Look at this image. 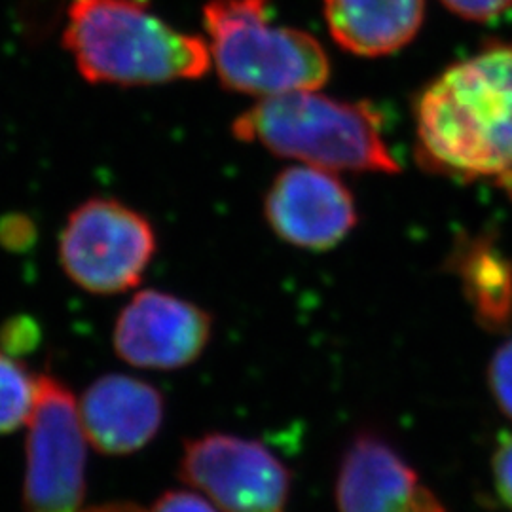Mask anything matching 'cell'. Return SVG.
<instances>
[{
    "label": "cell",
    "mask_w": 512,
    "mask_h": 512,
    "mask_svg": "<svg viewBox=\"0 0 512 512\" xmlns=\"http://www.w3.org/2000/svg\"><path fill=\"white\" fill-rule=\"evenodd\" d=\"M495 492L512 512V433L497 442L492 458Z\"/></svg>",
    "instance_id": "e0dca14e"
},
{
    "label": "cell",
    "mask_w": 512,
    "mask_h": 512,
    "mask_svg": "<svg viewBox=\"0 0 512 512\" xmlns=\"http://www.w3.org/2000/svg\"><path fill=\"white\" fill-rule=\"evenodd\" d=\"M213 336L209 311L181 296L141 291L120 311L114 325V351L128 365L177 370L202 357Z\"/></svg>",
    "instance_id": "9c48e42d"
},
{
    "label": "cell",
    "mask_w": 512,
    "mask_h": 512,
    "mask_svg": "<svg viewBox=\"0 0 512 512\" xmlns=\"http://www.w3.org/2000/svg\"><path fill=\"white\" fill-rule=\"evenodd\" d=\"M488 385L497 408L512 420V338L495 351L488 365Z\"/></svg>",
    "instance_id": "9a60e30c"
},
{
    "label": "cell",
    "mask_w": 512,
    "mask_h": 512,
    "mask_svg": "<svg viewBox=\"0 0 512 512\" xmlns=\"http://www.w3.org/2000/svg\"><path fill=\"white\" fill-rule=\"evenodd\" d=\"M82 512H150L135 503L129 501H112V503H103V505H93L86 507Z\"/></svg>",
    "instance_id": "d6986e66"
},
{
    "label": "cell",
    "mask_w": 512,
    "mask_h": 512,
    "mask_svg": "<svg viewBox=\"0 0 512 512\" xmlns=\"http://www.w3.org/2000/svg\"><path fill=\"white\" fill-rule=\"evenodd\" d=\"M452 14L469 21H494L507 14L512 8V0H440Z\"/></svg>",
    "instance_id": "2e32d148"
},
{
    "label": "cell",
    "mask_w": 512,
    "mask_h": 512,
    "mask_svg": "<svg viewBox=\"0 0 512 512\" xmlns=\"http://www.w3.org/2000/svg\"><path fill=\"white\" fill-rule=\"evenodd\" d=\"M88 444L73 391L52 374H40L25 440V512L86 509Z\"/></svg>",
    "instance_id": "8992f818"
},
{
    "label": "cell",
    "mask_w": 512,
    "mask_h": 512,
    "mask_svg": "<svg viewBox=\"0 0 512 512\" xmlns=\"http://www.w3.org/2000/svg\"><path fill=\"white\" fill-rule=\"evenodd\" d=\"M150 512H219L217 507L207 499L202 497L200 494H194V492H183V490H177V492H167L162 495L154 505L152 509H148Z\"/></svg>",
    "instance_id": "ac0fdd59"
},
{
    "label": "cell",
    "mask_w": 512,
    "mask_h": 512,
    "mask_svg": "<svg viewBox=\"0 0 512 512\" xmlns=\"http://www.w3.org/2000/svg\"><path fill=\"white\" fill-rule=\"evenodd\" d=\"M232 131L239 141L260 145L279 158L334 173L399 171L385 145L378 110L317 90L260 99L239 114Z\"/></svg>",
    "instance_id": "3957f363"
},
{
    "label": "cell",
    "mask_w": 512,
    "mask_h": 512,
    "mask_svg": "<svg viewBox=\"0 0 512 512\" xmlns=\"http://www.w3.org/2000/svg\"><path fill=\"white\" fill-rule=\"evenodd\" d=\"M476 321L488 330L505 329L512 319V262L486 236L463 238L450 255Z\"/></svg>",
    "instance_id": "4fadbf2b"
},
{
    "label": "cell",
    "mask_w": 512,
    "mask_h": 512,
    "mask_svg": "<svg viewBox=\"0 0 512 512\" xmlns=\"http://www.w3.org/2000/svg\"><path fill=\"white\" fill-rule=\"evenodd\" d=\"M340 512H448L416 469L376 433L351 440L336 476Z\"/></svg>",
    "instance_id": "30bf717a"
},
{
    "label": "cell",
    "mask_w": 512,
    "mask_h": 512,
    "mask_svg": "<svg viewBox=\"0 0 512 512\" xmlns=\"http://www.w3.org/2000/svg\"><path fill=\"white\" fill-rule=\"evenodd\" d=\"M179 476L222 512H287L291 473L262 442L207 433L184 444Z\"/></svg>",
    "instance_id": "52a82bcc"
},
{
    "label": "cell",
    "mask_w": 512,
    "mask_h": 512,
    "mask_svg": "<svg viewBox=\"0 0 512 512\" xmlns=\"http://www.w3.org/2000/svg\"><path fill=\"white\" fill-rule=\"evenodd\" d=\"M264 217L281 241L313 253L340 245L359 222L355 200L334 171L302 164L277 173Z\"/></svg>",
    "instance_id": "ba28073f"
},
{
    "label": "cell",
    "mask_w": 512,
    "mask_h": 512,
    "mask_svg": "<svg viewBox=\"0 0 512 512\" xmlns=\"http://www.w3.org/2000/svg\"><path fill=\"white\" fill-rule=\"evenodd\" d=\"M63 46L92 84L158 86L198 80L211 69L207 40L175 29L137 0H73Z\"/></svg>",
    "instance_id": "7a4b0ae2"
},
{
    "label": "cell",
    "mask_w": 512,
    "mask_h": 512,
    "mask_svg": "<svg viewBox=\"0 0 512 512\" xmlns=\"http://www.w3.org/2000/svg\"><path fill=\"white\" fill-rule=\"evenodd\" d=\"M203 27L220 84L258 101L319 90L330 59L317 38L272 18L270 0H207Z\"/></svg>",
    "instance_id": "277c9868"
},
{
    "label": "cell",
    "mask_w": 512,
    "mask_h": 512,
    "mask_svg": "<svg viewBox=\"0 0 512 512\" xmlns=\"http://www.w3.org/2000/svg\"><path fill=\"white\" fill-rule=\"evenodd\" d=\"M38 382L40 376L12 351L0 348V435L27 427L37 403Z\"/></svg>",
    "instance_id": "5bb4252c"
},
{
    "label": "cell",
    "mask_w": 512,
    "mask_h": 512,
    "mask_svg": "<svg viewBox=\"0 0 512 512\" xmlns=\"http://www.w3.org/2000/svg\"><path fill=\"white\" fill-rule=\"evenodd\" d=\"M78 412L90 446L105 456H129L160 433L165 401L154 385L128 374H107L84 391Z\"/></svg>",
    "instance_id": "8fae6325"
},
{
    "label": "cell",
    "mask_w": 512,
    "mask_h": 512,
    "mask_svg": "<svg viewBox=\"0 0 512 512\" xmlns=\"http://www.w3.org/2000/svg\"><path fill=\"white\" fill-rule=\"evenodd\" d=\"M418 160L512 192V42H495L439 74L416 101Z\"/></svg>",
    "instance_id": "6da1fadb"
},
{
    "label": "cell",
    "mask_w": 512,
    "mask_h": 512,
    "mask_svg": "<svg viewBox=\"0 0 512 512\" xmlns=\"http://www.w3.org/2000/svg\"><path fill=\"white\" fill-rule=\"evenodd\" d=\"M330 37L361 57L391 55L420 33L425 0H323Z\"/></svg>",
    "instance_id": "7c38bea8"
},
{
    "label": "cell",
    "mask_w": 512,
    "mask_h": 512,
    "mask_svg": "<svg viewBox=\"0 0 512 512\" xmlns=\"http://www.w3.org/2000/svg\"><path fill=\"white\" fill-rule=\"evenodd\" d=\"M156 247L154 228L139 211L92 198L69 215L59 238V262L76 287L110 296L143 281Z\"/></svg>",
    "instance_id": "5b68a950"
}]
</instances>
